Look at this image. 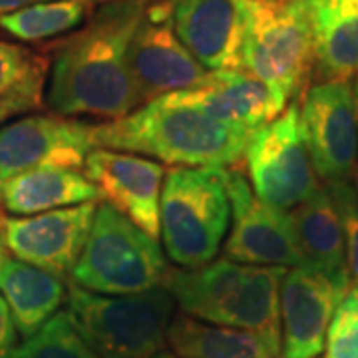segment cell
Here are the masks:
<instances>
[{"label":"cell","instance_id":"ac0fdd59","mask_svg":"<svg viewBox=\"0 0 358 358\" xmlns=\"http://www.w3.org/2000/svg\"><path fill=\"white\" fill-rule=\"evenodd\" d=\"M303 265L317 268L338 287L350 289L345 233L329 187H320L305 203L289 211Z\"/></svg>","mask_w":358,"mask_h":358},{"label":"cell","instance_id":"52a82bcc","mask_svg":"<svg viewBox=\"0 0 358 358\" xmlns=\"http://www.w3.org/2000/svg\"><path fill=\"white\" fill-rule=\"evenodd\" d=\"M169 271L157 239L102 203L70 275L74 285L90 293L122 296L164 287Z\"/></svg>","mask_w":358,"mask_h":358},{"label":"cell","instance_id":"f546056e","mask_svg":"<svg viewBox=\"0 0 358 358\" xmlns=\"http://www.w3.org/2000/svg\"><path fill=\"white\" fill-rule=\"evenodd\" d=\"M333 2L334 0H305V4L308 6L310 14L317 13L320 8H324V6H329V4H333Z\"/></svg>","mask_w":358,"mask_h":358},{"label":"cell","instance_id":"5b68a950","mask_svg":"<svg viewBox=\"0 0 358 358\" xmlns=\"http://www.w3.org/2000/svg\"><path fill=\"white\" fill-rule=\"evenodd\" d=\"M225 167H171L159 199V235L167 255L179 267L211 263L227 237L231 203Z\"/></svg>","mask_w":358,"mask_h":358},{"label":"cell","instance_id":"8fae6325","mask_svg":"<svg viewBox=\"0 0 358 358\" xmlns=\"http://www.w3.org/2000/svg\"><path fill=\"white\" fill-rule=\"evenodd\" d=\"M301 129L317 176L327 183L350 181L358 162V108L350 82H320L307 90Z\"/></svg>","mask_w":358,"mask_h":358},{"label":"cell","instance_id":"d4e9b609","mask_svg":"<svg viewBox=\"0 0 358 358\" xmlns=\"http://www.w3.org/2000/svg\"><path fill=\"white\" fill-rule=\"evenodd\" d=\"M13 358H98V355L78 333L70 315L62 310L16 346Z\"/></svg>","mask_w":358,"mask_h":358},{"label":"cell","instance_id":"4dcf8cb0","mask_svg":"<svg viewBox=\"0 0 358 358\" xmlns=\"http://www.w3.org/2000/svg\"><path fill=\"white\" fill-rule=\"evenodd\" d=\"M150 358H178V355L171 352V350H159V352H155L154 357Z\"/></svg>","mask_w":358,"mask_h":358},{"label":"cell","instance_id":"7c38bea8","mask_svg":"<svg viewBox=\"0 0 358 358\" xmlns=\"http://www.w3.org/2000/svg\"><path fill=\"white\" fill-rule=\"evenodd\" d=\"M94 126L66 115H30L0 128V185L40 167L82 169Z\"/></svg>","mask_w":358,"mask_h":358},{"label":"cell","instance_id":"3957f363","mask_svg":"<svg viewBox=\"0 0 358 358\" xmlns=\"http://www.w3.org/2000/svg\"><path fill=\"white\" fill-rule=\"evenodd\" d=\"M287 267L245 265L231 259L169 271L166 287L181 310L203 322L247 329L281 343V285Z\"/></svg>","mask_w":358,"mask_h":358},{"label":"cell","instance_id":"1f68e13d","mask_svg":"<svg viewBox=\"0 0 358 358\" xmlns=\"http://www.w3.org/2000/svg\"><path fill=\"white\" fill-rule=\"evenodd\" d=\"M2 217H4V215H2V213H0V263H2V259H4V243H2Z\"/></svg>","mask_w":358,"mask_h":358},{"label":"cell","instance_id":"277c9868","mask_svg":"<svg viewBox=\"0 0 358 358\" xmlns=\"http://www.w3.org/2000/svg\"><path fill=\"white\" fill-rule=\"evenodd\" d=\"M66 305L78 333L98 358H150L164 350L178 303L166 287L110 296L70 282Z\"/></svg>","mask_w":358,"mask_h":358},{"label":"cell","instance_id":"484cf974","mask_svg":"<svg viewBox=\"0 0 358 358\" xmlns=\"http://www.w3.org/2000/svg\"><path fill=\"white\" fill-rule=\"evenodd\" d=\"M324 358H358V289H348L327 333Z\"/></svg>","mask_w":358,"mask_h":358},{"label":"cell","instance_id":"4fadbf2b","mask_svg":"<svg viewBox=\"0 0 358 358\" xmlns=\"http://www.w3.org/2000/svg\"><path fill=\"white\" fill-rule=\"evenodd\" d=\"M98 203L52 209L28 217H2V243L28 265L66 277L76 267Z\"/></svg>","mask_w":358,"mask_h":358},{"label":"cell","instance_id":"44dd1931","mask_svg":"<svg viewBox=\"0 0 358 358\" xmlns=\"http://www.w3.org/2000/svg\"><path fill=\"white\" fill-rule=\"evenodd\" d=\"M167 341L181 358H281V343L267 334L173 317Z\"/></svg>","mask_w":358,"mask_h":358},{"label":"cell","instance_id":"9a60e30c","mask_svg":"<svg viewBox=\"0 0 358 358\" xmlns=\"http://www.w3.org/2000/svg\"><path fill=\"white\" fill-rule=\"evenodd\" d=\"M348 293L307 265L287 271L281 285V358H317L338 303Z\"/></svg>","mask_w":358,"mask_h":358},{"label":"cell","instance_id":"9c48e42d","mask_svg":"<svg viewBox=\"0 0 358 358\" xmlns=\"http://www.w3.org/2000/svg\"><path fill=\"white\" fill-rule=\"evenodd\" d=\"M176 0H150L129 44L128 64L141 106L201 84L207 70L173 28Z\"/></svg>","mask_w":358,"mask_h":358},{"label":"cell","instance_id":"2e32d148","mask_svg":"<svg viewBox=\"0 0 358 358\" xmlns=\"http://www.w3.org/2000/svg\"><path fill=\"white\" fill-rule=\"evenodd\" d=\"M253 0H176L173 28L207 72L239 68Z\"/></svg>","mask_w":358,"mask_h":358},{"label":"cell","instance_id":"ba28073f","mask_svg":"<svg viewBox=\"0 0 358 358\" xmlns=\"http://www.w3.org/2000/svg\"><path fill=\"white\" fill-rule=\"evenodd\" d=\"M243 164L257 197L281 211H291L319 192V176L303 138L296 100L275 120L251 131Z\"/></svg>","mask_w":358,"mask_h":358},{"label":"cell","instance_id":"ffe728a7","mask_svg":"<svg viewBox=\"0 0 358 358\" xmlns=\"http://www.w3.org/2000/svg\"><path fill=\"white\" fill-rule=\"evenodd\" d=\"M90 201H98V189L74 167H40L0 185V205L20 217Z\"/></svg>","mask_w":358,"mask_h":358},{"label":"cell","instance_id":"8992f818","mask_svg":"<svg viewBox=\"0 0 358 358\" xmlns=\"http://www.w3.org/2000/svg\"><path fill=\"white\" fill-rule=\"evenodd\" d=\"M239 68L259 78L281 110L315 68V28L305 0H253Z\"/></svg>","mask_w":358,"mask_h":358},{"label":"cell","instance_id":"7a4b0ae2","mask_svg":"<svg viewBox=\"0 0 358 358\" xmlns=\"http://www.w3.org/2000/svg\"><path fill=\"white\" fill-rule=\"evenodd\" d=\"M251 131L231 128L171 96L94 126V145L152 155L179 167H231L243 162Z\"/></svg>","mask_w":358,"mask_h":358},{"label":"cell","instance_id":"836d02e7","mask_svg":"<svg viewBox=\"0 0 358 358\" xmlns=\"http://www.w3.org/2000/svg\"><path fill=\"white\" fill-rule=\"evenodd\" d=\"M357 185H358V162H357ZM358 192V189H357Z\"/></svg>","mask_w":358,"mask_h":358},{"label":"cell","instance_id":"30bf717a","mask_svg":"<svg viewBox=\"0 0 358 358\" xmlns=\"http://www.w3.org/2000/svg\"><path fill=\"white\" fill-rule=\"evenodd\" d=\"M233 227L225 241V259L261 267H299L303 257L289 211L263 203L253 192L245 164L223 169Z\"/></svg>","mask_w":358,"mask_h":358},{"label":"cell","instance_id":"d6986e66","mask_svg":"<svg viewBox=\"0 0 358 358\" xmlns=\"http://www.w3.org/2000/svg\"><path fill=\"white\" fill-rule=\"evenodd\" d=\"M0 293L10 308L18 334L28 338L56 315L66 301L68 285L60 275L4 257L0 263Z\"/></svg>","mask_w":358,"mask_h":358},{"label":"cell","instance_id":"7402d4cb","mask_svg":"<svg viewBox=\"0 0 358 358\" xmlns=\"http://www.w3.org/2000/svg\"><path fill=\"white\" fill-rule=\"evenodd\" d=\"M313 16L315 66L322 82L358 76V0H334Z\"/></svg>","mask_w":358,"mask_h":358},{"label":"cell","instance_id":"e0dca14e","mask_svg":"<svg viewBox=\"0 0 358 358\" xmlns=\"http://www.w3.org/2000/svg\"><path fill=\"white\" fill-rule=\"evenodd\" d=\"M167 96L245 131H255L282 112L271 90L241 68L209 72L201 84Z\"/></svg>","mask_w":358,"mask_h":358},{"label":"cell","instance_id":"6da1fadb","mask_svg":"<svg viewBox=\"0 0 358 358\" xmlns=\"http://www.w3.org/2000/svg\"><path fill=\"white\" fill-rule=\"evenodd\" d=\"M148 4L150 0H112L82 30L54 44L48 88L52 112L110 122L140 108L128 54Z\"/></svg>","mask_w":358,"mask_h":358},{"label":"cell","instance_id":"5bb4252c","mask_svg":"<svg viewBox=\"0 0 358 358\" xmlns=\"http://www.w3.org/2000/svg\"><path fill=\"white\" fill-rule=\"evenodd\" d=\"M84 173L103 203L154 239L159 237V199L167 173L159 162L128 152L94 148L86 155Z\"/></svg>","mask_w":358,"mask_h":358},{"label":"cell","instance_id":"603a6c76","mask_svg":"<svg viewBox=\"0 0 358 358\" xmlns=\"http://www.w3.org/2000/svg\"><path fill=\"white\" fill-rule=\"evenodd\" d=\"M46 74V54L0 42V122L42 108Z\"/></svg>","mask_w":358,"mask_h":358},{"label":"cell","instance_id":"d6a6232c","mask_svg":"<svg viewBox=\"0 0 358 358\" xmlns=\"http://www.w3.org/2000/svg\"><path fill=\"white\" fill-rule=\"evenodd\" d=\"M355 100H357V108H358V76H357V84H355Z\"/></svg>","mask_w":358,"mask_h":358},{"label":"cell","instance_id":"cb8c5ba5","mask_svg":"<svg viewBox=\"0 0 358 358\" xmlns=\"http://www.w3.org/2000/svg\"><path fill=\"white\" fill-rule=\"evenodd\" d=\"M112 0H46L0 16V28L24 42H40L74 30Z\"/></svg>","mask_w":358,"mask_h":358},{"label":"cell","instance_id":"4316f807","mask_svg":"<svg viewBox=\"0 0 358 358\" xmlns=\"http://www.w3.org/2000/svg\"><path fill=\"white\" fill-rule=\"evenodd\" d=\"M327 187L333 195L343 223L348 277L355 289H358V192L350 185V181L327 183Z\"/></svg>","mask_w":358,"mask_h":358},{"label":"cell","instance_id":"83f0119b","mask_svg":"<svg viewBox=\"0 0 358 358\" xmlns=\"http://www.w3.org/2000/svg\"><path fill=\"white\" fill-rule=\"evenodd\" d=\"M18 341V331L14 324L10 308L0 294V358H13Z\"/></svg>","mask_w":358,"mask_h":358},{"label":"cell","instance_id":"f1b7e54d","mask_svg":"<svg viewBox=\"0 0 358 358\" xmlns=\"http://www.w3.org/2000/svg\"><path fill=\"white\" fill-rule=\"evenodd\" d=\"M38 2H46V0H0V16L22 10L26 6L38 4Z\"/></svg>","mask_w":358,"mask_h":358}]
</instances>
